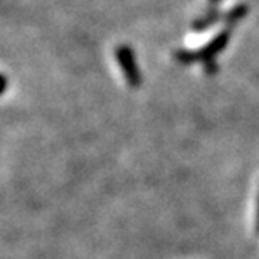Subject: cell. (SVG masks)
Here are the masks:
<instances>
[{
	"mask_svg": "<svg viewBox=\"0 0 259 259\" xmlns=\"http://www.w3.org/2000/svg\"><path fill=\"white\" fill-rule=\"evenodd\" d=\"M209 2H210L212 5H215V4H219V2H221V0H209Z\"/></svg>",
	"mask_w": 259,
	"mask_h": 259,
	"instance_id": "8992f818",
	"label": "cell"
},
{
	"mask_svg": "<svg viewBox=\"0 0 259 259\" xmlns=\"http://www.w3.org/2000/svg\"><path fill=\"white\" fill-rule=\"evenodd\" d=\"M217 17H219V15H217L215 12H210L207 17H202L200 20H197V22L194 24V29L195 30H204L207 27H210V25L217 20Z\"/></svg>",
	"mask_w": 259,
	"mask_h": 259,
	"instance_id": "3957f363",
	"label": "cell"
},
{
	"mask_svg": "<svg viewBox=\"0 0 259 259\" xmlns=\"http://www.w3.org/2000/svg\"><path fill=\"white\" fill-rule=\"evenodd\" d=\"M256 229L259 232V197H257V219H256Z\"/></svg>",
	"mask_w": 259,
	"mask_h": 259,
	"instance_id": "5b68a950",
	"label": "cell"
},
{
	"mask_svg": "<svg viewBox=\"0 0 259 259\" xmlns=\"http://www.w3.org/2000/svg\"><path fill=\"white\" fill-rule=\"evenodd\" d=\"M116 61L120 64L123 74H125L128 84L132 88H138L140 82H142V72H140L138 66H137V59H135L133 51L128 48V46H118L116 48Z\"/></svg>",
	"mask_w": 259,
	"mask_h": 259,
	"instance_id": "7a4b0ae2",
	"label": "cell"
},
{
	"mask_svg": "<svg viewBox=\"0 0 259 259\" xmlns=\"http://www.w3.org/2000/svg\"><path fill=\"white\" fill-rule=\"evenodd\" d=\"M229 39H231V30H222V32L217 34L209 44H205L204 48L199 51H179L177 59L184 64L194 63V61H204L205 64L214 63L215 56L226 48Z\"/></svg>",
	"mask_w": 259,
	"mask_h": 259,
	"instance_id": "6da1fadb",
	"label": "cell"
},
{
	"mask_svg": "<svg viewBox=\"0 0 259 259\" xmlns=\"http://www.w3.org/2000/svg\"><path fill=\"white\" fill-rule=\"evenodd\" d=\"M244 15H246V7H236L234 10H231L229 15H227V20H231V22H237V20H241Z\"/></svg>",
	"mask_w": 259,
	"mask_h": 259,
	"instance_id": "277c9868",
	"label": "cell"
}]
</instances>
